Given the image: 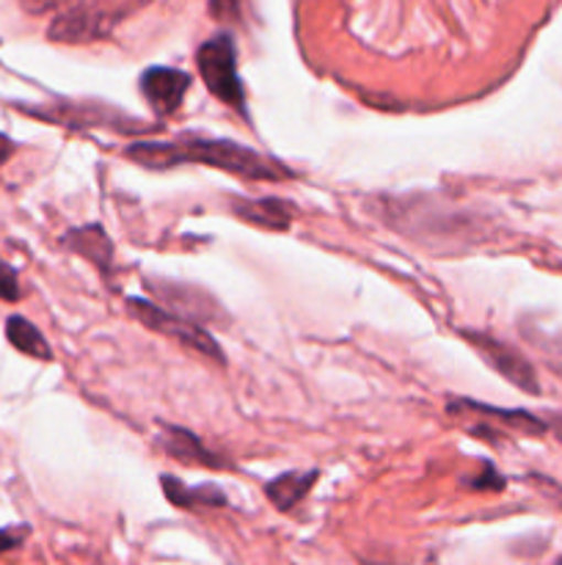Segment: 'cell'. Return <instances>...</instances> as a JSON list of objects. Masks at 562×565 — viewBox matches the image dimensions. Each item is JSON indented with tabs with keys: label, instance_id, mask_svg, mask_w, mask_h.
<instances>
[{
	"label": "cell",
	"instance_id": "1",
	"mask_svg": "<svg viewBox=\"0 0 562 565\" xmlns=\"http://www.w3.org/2000/svg\"><path fill=\"white\" fill-rule=\"evenodd\" d=\"M132 163L152 171L176 169L185 163L213 166L226 174L242 177V180L257 182H281L290 180L292 171L287 166L275 163L268 154L257 152L251 147L229 141V138H204V136H176L171 141H132L125 149Z\"/></svg>",
	"mask_w": 562,
	"mask_h": 565
},
{
	"label": "cell",
	"instance_id": "2",
	"mask_svg": "<svg viewBox=\"0 0 562 565\" xmlns=\"http://www.w3.org/2000/svg\"><path fill=\"white\" fill-rule=\"evenodd\" d=\"M147 3L149 0H77L53 17L47 39L58 44L99 42Z\"/></svg>",
	"mask_w": 562,
	"mask_h": 565
},
{
	"label": "cell",
	"instance_id": "3",
	"mask_svg": "<svg viewBox=\"0 0 562 565\" xmlns=\"http://www.w3.org/2000/svg\"><path fill=\"white\" fill-rule=\"evenodd\" d=\"M196 66L213 97L246 114V88H242L240 72H237V50L235 39L229 33H218V36L207 39L196 50Z\"/></svg>",
	"mask_w": 562,
	"mask_h": 565
},
{
	"label": "cell",
	"instance_id": "4",
	"mask_svg": "<svg viewBox=\"0 0 562 565\" xmlns=\"http://www.w3.org/2000/svg\"><path fill=\"white\" fill-rule=\"evenodd\" d=\"M125 307H127V312H130L132 318L143 326V329L154 331V334L169 337V340H174L176 345L187 348V351L202 353V356L213 359V362L226 364L224 351H220V345L215 342V337L209 334L204 326L191 323V320H185V318H176V315H171L169 309L160 307L158 301L127 298Z\"/></svg>",
	"mask_w": 562,
	"mask_h": 565
},
{
	"label": "cell",
	"instance_id": "5",
	"mask_svg": "<svg viewBox=\"0 0 562 565\" xmlns=\"http://www.w3.org/2000/svg\"><path fill=\"white\" fill-rule=\"evenodd\" d=\"M147 290L152 292V301H158L176 318H185L198 326L226 323V312L204 287L187 285V281L147 279Z\"/></svg>",
	"mask_w": 562,
	"mask_h": 565
},
{
	"label": "cell",
	"instance_id": "6",
	"mask_svg": "<svg viewBox=\"0 0 562 565\" xmlns=\"http://www.w3.org/2000/svg\"><path fill=\"white\" fill-rule=\"evenodd\" d=\"M463 340L485 359V364L496 370L505 381H510L512 386L523 390L527 395H540V381L534 367L529 364V359L523 353H518L516 348H510L507 342L496 340V337L485 334V331H463Z\"/></svg>",
	"mask_w": 562,
	"mask_h": 565
},
{
	"label": "cell",
	"instance_id": "7",
	"mask_svg": "<svg viewBox=\"0 0 562 565\" xmlns=\"http://www.w3.org/2000/svg\"><path fill=\"white\" fill-rule=\"evenodd\" d=\"M25 114L39 116V119L47 121H64L69 127H110V130H132L141 132L143 125L136 116L119 114L114 108H105V105H53V108H22Z\"/></svg>",
	"mask_w": 562,
	"mask_h": 565
},
{
	"label": "cell",
	"instance_id": "8",
	"mask_svg": "<svg viewBox=\"0 0 562 565\" xmlns=\"http://www.w3.org/2000/svg\"><path fill=\"white\" fill-rule=\"evenodd\" d=\"M141 94L149 103L154 116H171L180 110L187 88H191V75L174 66H149L141 75Z\"/></svg>",
	"mask_w": 562,
	"mask_h": 565
},
{
	"label": "cell",
	"instance_id": "9",
	"mask_svg": "<svg viewBox=\"0 0 562 565\" xmlns=\"http://www.w3.org/2000/svg\"><path fill=\"white\" fill-rule=\"evenodd\" d=\"M229 210L235 218L270 232H287L292 226V221H295V207H292L290 202H284V199H275V196H262V199L231 196Z\"/></svg>",
	"mask_w": 562,
	"mask_h": 565
},
{
	"label": "cell",
	"instance_id": "10",
	"mask_svg": "<svg viewBox=\"0 0 562 565\" xmlns=\"http://www.w3.org/2000/svg\"><path fill=\"white\" fill-rule=\"evenodd\" d=\"M158 445L169 452L176 461L187 463V467H204V469H226L229 463L218 456V452L209 450L198 436L187 434L182 428H165L158 436Z\"/></svg>",
	"mask_w": 562,
	"mask_h": 565
},
{
	"label": "cell",
	"instance_id": "11",
	"mask_svg": "<svg viewBox=\"0 0 562 565\" xmlns=\"http://www.w3.org/2000/svg\"><path fill=\"white\" fill-rule=\"evenodd\" d=\"M450 412H457V414L474 412L477 417L494 419V423H499L501 428L516 430V434H523V436L549 434V419H540L534 417L532 412H521V408H494V406H485V403L457 401V403H450Z\"/></svg>",
	"mask_w": 562,
	"mask_h": 565
},
{
	"label": "cell",
	"instance_id": "12",
	"mask_svg": "<svg viewBox=\"0 0 562 565\" xmlns=\"http://www.w3.org/2000/svg\"><path fill=\"white\" fill-rule=\"evenodd\" d=\"M61 246L80 254L83 259L97 265L102 274H110V268H114V243H110L108 232L99 224H86L77 226V230H69L61 237Z\"/></svg>",
	"mask_w": 562,
	"mask_h": 565
},
{
	"label": "cell",
	"instance_id": "13",
	"mask_svg": "<svg viewBox=\"0 0 562 565\" xmlns=\"http://www.w3.org/2000/svg\"><path fill=\"white\" fill-rule=\"evenodd\" d=\"M317 478H320L317 469H309V472H284L264 486V494H268V500L273 502L275 511L287 513L292 511L298 502H303V497L314 489Z\"/></svg>",
	"mask_w": 562,
	"mask_h": 565
},
{
	"label": "cell",
	"instance_id": "14",
	"mask_svg": "<svg viewBox=\"0 0 562 565\" xmlns=\"http://www.w3.org/2000/svg\"><path fill=\"white\" fill-rule=\"evenodd\" d=\"M160 486H163L165 500L176 508H226V494L218 486H196V489H191V486L171 478V475H163Z\"/></svg>",
	"mask_w": 562,
	"mask_h": 565
},
{
	"label": "cell",
	"instance_id": "15",
	"mask_svg": "<svg viewBox=\"0 0 562 565\" xmlns=\"http://www.w3.org/2000/svg\"><path fill=\"white\" fill-rule=\"evenodd\" d=\"M6 340H9L11 348H17L22 356L39 359V362H50V359H53V348L44 340L42 331H39L28 318H20V315H11V318L6 320Z\"/></svg>",
	"mask_w": 562,
	"mask_h": 565
},
{
	"label": "cell",
	"instance_id": "16",
	"mask_svg": "<svg viewBox=\"0 0 562 565\" xmlns=\"http://www.w3.org/2000/svg\"><path fill=\"white\" fill-rule=\"evenodd\" d=\"M22 298V287H20V276L17 270L0 257V301L6 303H17Z\"/></svg>",
	"mask_w": 562,
	"mask_h": 565
},
{
	"label": "cell",
	"instance_id": "17",
	"mask_svg": "<svg viewBox=\"0 0 562 565\" xmlns=\"http://www.w3.org/2000/svg\"><path fill=\"white\" fill-rule=\"evenodd\" d=\"M242 0H209V14L218 22H229L240 17Z\"/></svg>",
	"mask_w": 562,
	"mask_h": 565
},
{
	"label": "cell",
	"instance_id": "18",
	"mask_svg": "<svg viewBox=\"0 0 562 565\" xmlns=\"http://www.w3.org/2000/svg\"><path fill=\"white\" fill-rule=\"evenodd\" d=\"M25 535H28V527H6V530H0V555H6V552H11V550H17V546H22Z\"/></svg>",
	"mask_w": 562,
	"mask_h": 565
},
{
	"label": "cell",
	"instance_id": "19",
	"mask_svg": "<svg viewBox=\"0 0 562 565\" xmlns=\"http://www.w3.org/2000/svg\"><path fill=\"white\" fill-rule=\"evenodd\" d=\"M20 3H22V9L31 11V14H44V11L53 9L58 0H20Z\"/></svg>",
	"mask_w": 562,
	"mask_h": 565
},
{
	"label": "cell",
	"instance_id": "20",
	"mask_svg": "<svg viewBox=\"0 0 562 565\" xmlns=\"http://www.w3.org/2000/svg\"><path fill=\"white\" fill-rule=\"evenodd\" d=\"M11 154H14V141H11L9 136H3V132H0V166H3L6 160L11 158Z\"/></svg>",
	"mask_w": 562,
	"mask_h": 565
},
{
	"label": "cell",
	"instance_id": "21",
	"mask_svg": "<svg viewBox=\"0 0 562 565\" xmlns=\"http://www.w3.org/2000/svg\"><path fill=\"white\" fill-rule=\"evenodd\" d=\"M549 430H554V434L560 436V439H562V417H554V419H549Z\"/></svg>",
	"mask_w": 562,
	"mask_h": 565
},
{
	"label": "cell",
	"instance_id": "22",
	"mask_svg": "<svg viewBox=\"0 0 562 565\" xmlns=\"http://www.w3.org/2000/svg\"><path fill=\"white\" fill-rule=\"evenodd\" d=\"M554 565H562V557H560V561H556V563H554Z\"/></svg>",
	"mask_w": 562,
	"mask_h": 565
}]
</instances>
